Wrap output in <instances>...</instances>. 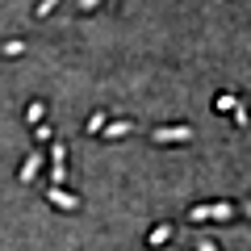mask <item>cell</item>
<instances>
[{
  "label": "cell",
  "mask_w": 251,
  "mask_h": 251,
  "mask_svg": "<svg viewBox=\"0 0 251 251\" xmlns=\"http://www.w3.org/2000/svg\"><path fill=\"white\" fill-rule=\"evenodd\" d=\"M188 138H193L188 126H159V130H151V143H188Z\"/></svg>",
  "instance_id": "6da1fadb"
},
{
  "label": "cell",
  "mask_w": 251,
  "mask_h": 251,
  "mask_svg": "<svg viewBox=\"0 0 251 251\" xmlns=\"http://www.w3.org/2000/svg\"><path fill=\"white\" fill-rule=\"evenodd\" d=\"M230 214H239V205H197L193 214H188V222H205V218H230Z\"/></svg>",
  "instance_id": "7a4b0ae2"
},
{
  "label": "cell",
  "mask_w": 251,
  "mask_h": 251,
  "mask_svg": "<svg viewBox=\"0 0 251 251\" xmlns=\"http://www.w3.org/2000/svg\"><path fill=\"white\" fill-rule=\"evenodd\" d=\"M46 201H50V205H59V209H80V197H75V193H63L59 184L46 188Z\"/></svg>",
  "instance_id": "3957f363"
},
{
  "label": "cell",
  "mask_w": 251,
  "mask_h": 251,
  "mask_svg": "<svg viewBox=\"0 0 251 251\" xmlns=\"http://www.w3.org/2000/svg\"><path fill=\"white\" fill-rule=\"evenodd\" d=\"M38 168H42V151H34V155H29L25 163H21V172H17V180H21V184H29V180L38 176Z\"/></svg>",
  "instance_id": "277c9868"
},
{
  "label": "cell",
  "mask_w": 251,
  "mask_h": 251,
  "mask_svg": "<svg viewBox=\"0 0 251 251\" xmlns=\"http://www.w3.org/2000/svg\"><path fill=\"white\" fill-rule=\"evenodd\" d=\"M100 130H105L109 138H126V134H130V130H134V122H105V126H100Z\"/></svg>",
  "instance_id": "5b68a950"
},
{
  "label": "cell",
  "mask_w": 251,
  "mask_h": 251,
  "mask_svg": "<svg viewBox=\"0 0 251 251\" xmlns=\"http://www.w3.org/2000/svg\"><path fill=\"white\" fill-rule=\"evenodd\" d=\"M168 239H172V226L163 222V226H155V230H151V239H147V243H151V247H159V243H168Z\"/></svg>",
  "instance_id": "8992f818"
},
{
  "label": "cell",
  "mask_w": 251,
  "mask_h": 251,
  "mask_svg": "<svg viewBox=\"0 0 251 251\" xmlns=\"http://www.w3.org/2000/svg\"><path fill=\"white\" fill-rule=\"evenodd\" d=\"M25 117H29V126H38V122L46 117V105H42V100H34V105L25 109Z\"/></svg>",
  "instance_id": "52a82bcc"
},
{
  "label": "cell",
  "mask_w": 251,
  "mask_h": 251,
  "mask_svg": "<svg viewBox=\"0 0 251 251\" xmlns=\"http://www.w3.org/2000/svg\"><path fill=\"white\" fill-rule=\"evenodd\" d=\"M67 180V163H50V184H63Z\"/></svg>",
  "instance_id": "ba28073f"
},
{
  "label": "cell",
  "mask_w": 251,
  "mask_h": 251,
  "mask_svg": "<svg viewBox=\"0 0 251 251\" xmlns=\"http://www.w3.org/2000/svg\"><path fill=\"white\" fill-rule=\"evenodd\" d=\"M50 159H54V163H67V147L54 143V138H50Z\"/></svg>",
  "instance_id": "9c48e42d"
},
{
  "label": "cell",
  "mask_w": 251,
  "mask_h": 251,
  "mask_svg": "<svg viewBox=\"0 0 251 251\" xmlns=\"http://www.w3.org/2000/svg\"><path fill=\"white\" fill-rule=\"evenodd\" d=\"M34 134H38V143H50V138H54V130H50L46 122H38V126H34Z\"/></svg>",
  "instance_id": "30bf717a"
},
{
  "label": "cell",
  "mask_w": 251,
  "mask_h": 251,
  "mask_svg": "<svg viewBox=\"0 0 251 251\" xmlns=\"http://www.w3.org/2000/svg\"><path fill=\"white\" fill-rule=\"evenodd\" d=\"M105 117H109V113H92V117H88V134H100V126H105Z\"/></svg>",
  "instance_id": "8fae6325"
},
{
  "label": "cell",
  "mask_w": 251,
  "mask_h": 251,
  "mask_svg": "<svg viewBox=\"0 0 251 251\" xmlns=\"http://www.w3.org/2000/svg\"><path fill=\"white\" fill-rule=\"evenodd\" d=\"M234 105H239V97H230V92H226V97H218V109H222V113H230Z\"/></svg>",
  "instance_id": "7c38bea8"
},
{
  "label": "cell",
  "mask_w": 251,
  "mask_h": 251,
  "mask_svg": "<svg viewBox=\"0 0 251 251\" xmlns=\"http://www.w3.org/2000/svg\"><path fill=\"white\" fill-rule=\"evenodd\" d=\"M54 4H59V0H38V9H34V13H38V17H50Z\"/></svg>",
  "instance_id": "4fadbf2b"
},
{
  "label": "cell",
  "mask_w": 251,
  "mask_h": 251,
  "mask_svg": "<svg viewBox=\"0 0 251 251\" xmlns=\"http://www.w3.org/2000/svg\"><path fill=\"white\" fill-rule=\"evenodd\" d=\"M21 50H25V42H4V54H9V59H17Z\"/></svg>",
  "instance_id": "5bb4252c"
},
{
  "label": "cell",
  "mask_w": 251,
  "mask_h": 251,
  "mask_svg": "<svg viewBox=\"0 0 251 251\" xmlns=\"http://www.w3.org/2000/svg\"><path fill=\"white\" fill-rule=\"evenodd\" d=\"M230 113H234V126H247V109H243V105H234Z\"/></svg>",
  "instance_id": "9a60e30c"
},
{
  "label": "cell",
  "mask_w": 251,
  "mask_h": 251,
  "mask_svg": "<svg viewBox=\"0 0 251 251\" xmlns=\"http://www.w3.org/2000/svg\"><path fill=\"white\" fill-rule=\"evenodd\" d=\"M97 4H100V0H80V13H92Z\"/></svg>",
  "instance_id": "2e32d148"
},
{
  "label": "cell",
  "mask_w": 251,
  "mask_h": 251,
  "mask_svg": "<svg viewBox=\"0 0 251 251\" xmlns=\"http://www.w3.org/2000/svg\"><path fill=\"white\" fill-rule=\"evenodd\" d=\"M197 251H218V243H201V247Z\"/></svg>",
  "instance_id": "e0dca14e"
}]
</instances>
